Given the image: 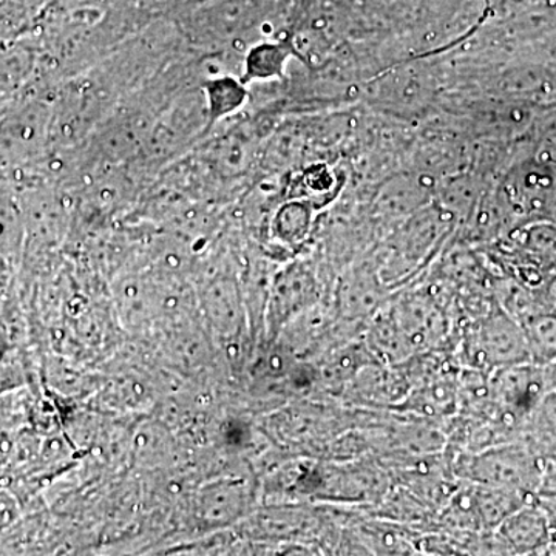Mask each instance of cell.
I'll list each match as a JSON object with an SVG mask.
<instances>
[{
  "instance_id": "obj_2",
  "label": "cell",
  "mask_w": 556,
  "mask_h": 556,
  "mask_svg": "<svg viewBox=\"0 0 556 556\" xmlns=\"http://www.w3.org/2000/svg\"><path fill=\"white\" fill-rule=\"evenodd\" d=\"M460 356L468 367L484 372L532 362L521 321L495 302L468 328Z\"/></svg>"
},
{
  "instance_id": "obj_1",
  "label": "cell",
  "mask_w": 556,
  "mask_h": 556,
  "mask_svg": "<svg viewBox=\"0 0 556 556\" xmlns=\"http://www.w3.org/2000/svg\"><path fill=\"white\" fill-rule=\"evenodd\" d=\"M546 463L522 439L460 452L453 457L457 479L473 484L501 486L535 495Z\"/></svg>"
},
{
  "instance_id": "obj_3",
  "label": "cell",
  "mask_w": 556,
  "mask_h": 556,
  "mask_svg": "<svg viewBox=\"0 0 556 556\" xmlns=\"http://www.w3.org/2000/svg\"><path fill=\"white\" fill-rule=\"evenodd\" d=\"M489 387L492 404L519 431L548 391L544 367L533 362L495 369Z\"/></svg>"
},
{
  "instance_id": "obj_11",
  "label": "cell",
  "mask_w": 556,
  "mask_h": 556,
  "mask_svg": "<svg viewBox=\"0 0 556 556\" xmlns=\"http://www.w3.org/2000/svg\"><path fill=\"white\" fill-rule=\"evenodd\" d=\"M439 219L437 218H416L409 223L407 229L401 237V249H399V257H401L402 270L412 268V262H419L427 254L428 249L433 248L434 241L439 237Z\"/></svg>"
},
{
  "instance_id": "obj_5",
  "label": "cell",
  "mask_w": 556,
  "mask_h": 556,
  "mask_svg": "<svg viewBox=\"0 0 556 556\" xmlns=\"http://www.w3.org/2000/svg\"><path fill=\"white\" fill-rule=\"evenodd\" d=\"M496 530L511 555H540L551 541L546 517L538 506L536 497L504 519Z\"/></svg>"
},
{
  "instance_id": "obj_9",
  "label": "cell",
  "mask_w": 556,
  "mask_h": 556,
  "mask_svg": "<svg viewBox=\"0 0 556 556\" xmlns=\"http://www.w3.org/2000/svg\"><path fill=\"white\" fill-rule=\"evenodd\" d=\"M533 364L546 367L556 361V311L538 309L521 321Z\"/></svg>"
},
{
  "instance_id": "obj_7",
  "label": "cell",
  "mask_w": 556,
  "mask_h": 556,
  "mask_svg": "<svg viewBox=\"0 0 556 556\" xmlns=\"http://www.w3.org/2000/svg\"><path fill=\"white\" fill-rule=\"evenodd\" d=\"M201 91L206 108L207 127L239 112L248 100L243 80L230 75L212 76L203 84Z\"/></svg>"
},
{
  "instance_id": "obj_12",
  "label": "cell",
  "mask_w": 556,
  "mask_h": 556,
  "mask_svg": "<svg viewBox=\"0 0 556 556\" xmlns=\"http://www.w3.org/2000/svg\"><path fill=\"white\" fill-rule=\"evenodd\" d=\"M541 308L556 311V269L535 289Z\"/></svg>"
},
{
  "instance_id": "obj_6",
  "label": "cell",
  "mask_w": 556,
  "mask_h": 556,
  "mask_svg": "<svg viewBox=\"0 0 556 556\" xmlns=\"http://www.w3.org/2000/svg\"><path fill=\"white\" fill-rule=\"evenodd\" d=\"M522 441L546 466L556 464V391L548 390L522 427Z\"/></svg>"
},
{
  "instance_id": "obj_14",
  "label": "cell",
  "mask_w": 556,
  "mask_h": 556,
  "mask_svg": "<svg viewBox=\"0 0 556 556\" xmlns=\"http://www.w3.org/2000/svg\"><path fill=\"white\" fill-rule=\"evenodd\" d=\"M536 496H556V464H551L544 470Z\"/></svg>"
},
{
  "instance_id": "obj_13",
  "label": "cell",
  "mask_w": 556,
  "mask_h": 556,
  "mask_svg": "<svg viewBox=\"0 0 556 556\" xmlns=\"http://www.w3.org/2000/svg\"><path fill=\"white\" fill-rule=\"evenodd\" d=\"M536 503L546 517L551 540L556 541V496H536Z\"/></svg>"
},
{
  "instance_id": "obj_8",
  "label": "cell",
  "mask_w": 556,
  "mask_h": 556,
  "mask_svg": "<svg viewBox=\"0 0 556 556\" xmlns=\"http://www.w3.org/2000/svg\"><path fill=\"white\" fill-rule=\"evenodd\" d=\"M294 56V49L287 42L262 40L249 47L243 61V80H270L285 78L289 60Z\"/></svg>"
},
{
  "instance_id": "obj_4",
  "label": "cell",
  "mask_w": 556,
  "mask_h": 556,
  "mask_svg": "<svg viewBox=\"0 0 556 556\" xmlns=\"http://www.w3.org/2000/svg\"><path fill=\"white\" fill-rule=\"evenodd\" d=\"M321 294L324 288L309 266L298 263L281 270L269 292L266 320L270 336H277L294 318L320 305Z\"/></svg>"
},
{
  "instance_id": "obj_10",
  "label": "cell",
  "mask_w": 556,
  "mask_h": 556,
  "mask_svg": "<svg viewBox=\"0 0 556 556\" xmlns=\"http://www.w3.org/2000/svg\"><path fill=\"white\" fill-rule=\"evenodd\" d=\"M313 222L308 201H289L273 219V233L285 244H299L308 237Z\"/></svg>"
},
{
  "instance_id": "obj_15",
  "label": "cell",
  "mask_w": 556,
  "mask_h": 556,
  "mask_svg": "<svg viewBox=\"0 0 556 556\" xmlns=\"http://www.w3.org/2000/svg\"><path fill=\"white\" fill-rule=\"evenodd\" d=\"M544 371H546L548 390L556 391V361L546 365V367H544Z\"/></svg>"
}]
</instances>
